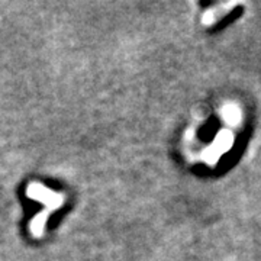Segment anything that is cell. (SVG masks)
I'll return each instance as SVG.
<instances>
[{"instance_id": "2", "label": "cell", "mask_w": 261, "mask_h": 261, "mask_svg": "<svg viewBox=\"0 0 261 261\" xmlns=\"http://www.w3.org/2000/svg\"><path fill=\"white\" fill-rule=\"evenodd\" d=\"M232 135L229 132H222L216 137V141L214 142L212 148L207 151L205 160L206 161H215L222 152H225L226 149L232 145Z\"/></svg>"}, {"instance_id": "1", "label": "cell", "mask_w": 261, "mask_h": 261, "mask_svg": "<svg viewBox=\"0 0 261 261\" xmlns=\"http://www.w3.org/2000/svg\"><path fill=\"white\" fill-rule=\"evenodd\" d=\"M27 195L32 200L42 203L45 206V211H48L49 214L60 209L65 202V196L63 193H57L54 190L44 186L42 183H37V181L29 183V186L27 187Z\"/></svg>"}, {"instance_id": "4", "label": "cell", "mask_w": 261, "mask_h": 261, "mask_svg": "<svg viewBox=\"0 0 261 261\" xmlns=\"http://www.w3.org/2000/svg\"><path fill=\"white\" fill-rule=\"evenodd\" d=\"M224 118L225 121L231 125H235L238 123L240 119H241V113H240V109L237 106H232V105H228L224 108Z\"/></svg>"}, {"instance_id": "3", "label": "cell", "mask_w": 261, "mask_h": 261, "mask_svg": "<svg viewBox=\"0 0 261 261\" xmlns=\"http://www.w3.org/2000/svg\"><path fill=\"white\" fill-rule=\"evenodd\" d=\"M48 218H49V212L48 211H44V212H41V214H38L37 216L32 218V221L29 224V231L32 233V237L41 238L44 235V228H45Z\"/></svg>"}]
</instances>
